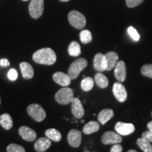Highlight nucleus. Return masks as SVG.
<instances>
[{
	"label": "nucleus",
	"instance_id": "9d476101",
	"mask_svg": "<svg viewBox=\"0 0 152 152\" xmlns=\"http://www.w3.org/2000/svg\"><path fill=\"white\" fill-rule=\"evenodd\" d=\"M115 130L121 135L126 136L132 134L135 130V128L132 123L118 122L115 125Z\"/></svg>",
	"mask_w": 152,
	"mask_h": 152
},
{
	"label": "nucleus",
	"instance_id": "7c9ffc66",
	"mask_svg": "<svg viewBox=\"0 0 152 152\" xmlns=\"http://www.w3.org/2000/svg\"><path fill=\"white\" fill-rule=\"evenodd\" d=\"M144 0H125L126 5L129 8H134L143 2Z\"/></svg>",
	"mask_w": 152,
	"mask_h": 152
},
{
	"label": "nucleus",
	"instance_id": "5701e85b",
	"mask_svg": "<svg viewBox=\"0 0 152 152\" xmlns=\"http://www.w3.org/2000/svg\"><path fill=\"white\" fill-rule=\"evenodd\" d=\"M68 53L72 56H79L81 54L80 45L76 41H73L70 43L68 49Z\"/></svg>",
	"mask_w": 152,
	"mask_h": 152
},
{
	"label": "nucleus",
	"instance_id": "423d86ee",
	"mask_svg": "<svg viewBox=\"0 0 152 152\" xmlns=\"http://www.w3.org/2000/svg\"><path fill=\"white\" fill-rule=\"evenodd\" d=\"M44 11V0H31L29 4L30 16L34 19L40 18Z\"/></svg>",
	"mask_w": 152,
	"mask_h": 152
},
{
	"label": "nucleus",
	"instance_id": "cd10ccee",
	"mask_svg": "<svg viewBox=\"0 0 152 152\" xmlns=\"http://www.w3.org/2000/svg\"><path fill=\"white\" fill-rule=\"evenodd\" d=\"M7 151L8 152H25L24 147L18 145L17 144H10L7 148Z\"/></svg>",
	"mask_w": 152,
	"mask_h": 152
},
{
	"label": "nucleus",
	"instance_id": "2eb2a0df",
	"mask_svg": "<svg viewBox=\"0 0 152 152\" xmlns=\"http://www.w3.org/2000/svg\"><path fill=\"white\" fill-rule=\"evenodd\" d=\"M20 136L27 142H33L37 137V134L33 129L27 126H21L18 129Z\"/></svg>",
	"mask_w": 152,
	"mask_h": 152
},
{
	"label": "nucleus",
	"instance_id": "dca6fc26",
	"mask_svg": "<svg viewBox=\"0 0 152 152\" xmlns=\"http://www.w3.org/2000/svg\"><path fill=\"white\" fill-rule=\"evenodd\" d=\"M52 145L51 140L48 137H40L35 142L34 148L37 152L46 151Z\"/></svg>",
	"mask_w": 152,
	"mask_h": 152
},
{
	"label": "nucleus",
	"instance_id": "0eeeda50",
	"mask_svg": "<svg viewBox=\"0 0 152 152\" xmlns=\"http://www.w3.org/2000/svg\"><path fill=\"white\" fill-rule=\"evenodd\" d=\"M113 93L119 102H125L128 98V93L124 85L121 83H115L113 85Z\"/></svg>",
	"mask_w": 152,
	"mask_h": 152
},
{
	"label": "nucleus",
	"instance_id": "a211bd4d",
	"mask_svg": "<svg viewBox=\"0 0 152 152\" xmlns=\"http://www.w3.org/2000/svg\"><path fill=\"white\" fill-rule=\"evenodd\" d=\"M106 60H107V68H106V71H110L112 69H113L115 68V66H116L117 63L118 62L119 57L118 55L116 52H109L105 54Z\"/></svg>",
	"mask_w": 152,
	"mask_h": 152
},
{
	"label": "nucleus",
	"instance_id": "f8f14e48",
	"mask_svg": "<svg viewBox=\"0 0 152 152\" xmlns=\"http://www.w3.org/2000/svg\"><path fill=\"white\" fill-rule=\"evenodd\" d=\"M71 111L74 117L77 119L82 118L85 114V110L80 100L78 98L73 99L71 102Z\"/></svg>",
	"mask_w": 152,
	"mask_h": 152
},
{
	"label": "nucleus",
	"instance_id": "412c9836",
	"mask_svg": "<svg viewBox=\"0 0 152 152\" xmlns=\"http://www.w3.org/2000/svg\"><path fill=\"white\" fill-rule=\"evenodd\" d=\"M100 125L96 121H90L85 125L83 129V132L85 134H90L97 132L99 130Z\"/></svg>",
	"mask_w": 152,
	"mask_h": 152
},
{
	"label": "nucleus",
	"instance_id": "4be33fe9",
	"mask_svg": "<svg viewBox=\"0 0 152 152\" xmlns=\"http://www.w3.org/2000/svg\"><path fill=\"white\" fill-rule=\"evenodd\" d=\"M94 81L96 85L102 89H104L109 85V80L105 75L102 73H97L94 75Z\"/></svg>",
	"mask_w": 152,
	"mask_h": 152
},
{
	"label": "nucleus",
	"instance_id": "7ed1b4c3",
	"mask_svg": "<svg viewBox=\"0 0 152 152\" xmlns=\"http://www.w3.org/2000/svg\"><path fill=\"white\" fill-rule=\"evenodd\" d=\"M68 18L70 24L77 30L83 29L86 26V18L85 16L77 11H70Z\"/></svg>",
	"mask_w": 152,
	"mask_h": 152
},
{
	"label": "nucleus",
	"instance_id": "1a4fd4ad",
	"mask_svg": "<svg viewBox=\"0 0 152 152\" xmlns=\"http://www.w3.org/2000/svg\"><path fill=\"white\" fill-rule=\"evenodd\" d=\"M93 64H94V68L96 71L99 72L106 71L108 64L105 54L98 53L95 55L94 60H93Z\"/></svg>",
	"mask_w": 152,
	"mask_h": 152
},
{
	"label": "nucleus",
	"instance_id": "bb28decb",
	"mask_svg": "<svg viewBox=\"0 0 152 152\" xmlns=\"http://www.w3.org/2000/svg\"><path fill=\"white\" fill-rule=\"evenodd\" d=\"M80 39L82 43H90L92 40V35L90 30H83L80 33Z\"/></svg>",
	"mask_w": 152,
	"mask_h": 152
},
{
	"label": "nucleus",
	"instance_id": "58836bf2",
	"mask_svg": "<svg viewBox=\"0 0 152 152\" xmlns=\"http://www.w3.org/2000/svg\"><path fill=\"white\" fill-rule=\"evenodd\" d=\"M23 1H28V0H23Z\"/></svg>",
	"mask_w": 152,
	"mask_h": 152
},
{
	"label": "nucleus",
	"instance_id": "a19ab883",
	"mask_svg": "<svg viewBox=\"0 0 152 152\" xmlns=\"http://www.w3.org/2000/svg\"><path fill=\"white\" fill-rule=\"evenodd\" d=\"M151 115H152V112H151Z\"/></svg>",
	"mask_w": 152,
	"mask_h": 152
},
{
	"label": "nucleus",
	"instance_id": "e433bc0d",
	"mask_svg": "<svg viewBox=\"0 0 152 152\" xmlns=\"http://www.w3.org/2000/svg\"><path fill=\"white\" fill-rule=\"evenodd\" d=\"M128 152H137V151H136V150H132V149H130V150H129Z\"/></svg>",
	"mask_w": 152,
	"mask_h": 152
},
{
	"label": "nucleus",
	"instance_id": "72a5a7b5",
	"mask_svg": "<svg viewBox=\"0 0 152 152\" xmlns=\"http://www.w3.org/2000/svg\"><path fill=\"white\" fill-rule=\"evenodd\" d=\"M122 151H123V147L121 145V144H119V143L114 144L113 147H112L111 149V152H121Z\"/></svg>",
	"mask_w": 152,
	"mask_h": 152
},
{
	"label": "nucleus",
	"instance_id": "6e6552de",
	"mask_svg": "<svg viewBox=\"0 0 152 152\" xmlns=\"http://www.w3.org/2000/svg\"><path fill=\"white\" fill-rule=\"evenodd\" d=\"M123 139L121 134L113 131H107L101 138V141L104 144H114L121 143Z\"/></svg>",
	"mask_w": 152,
	"mask_h": 152
},
{
	"label": "nucleus",
	"instance_id": "ddd939ff",
	"mask_svg": "<svg viewBox=\"0 0 152 152\" xmlns=\"http://www.w3.org/2000/svg\"><path fill=\"white\" fill-rule=\"evenodd\" d=\"M114 75L118 82H124L126 79V66L123 61H119L115 66Z\"/></svg>",
	"mask_w": 152,
	"mask_h": 152
},
{
	"label": "nucleus",
	"instance_id": "4c0bfd02",
	"mask_svg": "<svg viewBox=\"0 0 152 152\" xmlns=\"http://www.w3.org/2000/svg\"><path fill=\"white\" fill-rule=\"evenodd\" d=\"M61 1H63V2H66V1H70V0H60Z\"/></svg>",
	"mask_w": 152,
	"mask_h": 152
},
{
	"label": "nucleus",
	"instance_id": "2f4dec72",
	"mask_svg": "<svg viewBox=\"0 0 152 152\" xmlns=\"http://www.w3.org/2000/svg\"><path fill=\"white\" fill-rule=\"evenodd\" d=\"M8 77L9 80L12 81L16 80V79L18 78V72L16 69L14 68H11V69L9 70L8 73Z\"/></svg>",
	"mask_w": 152,
	"mask_h": 152
},
{
	"label": "nucleus",
	"instance_id": "f704fd0d",
	"mask_svg": "<svg viewBox=\"0 0 152 152\" xmlns=\"http://www.w3.org/2000/svg\"><path fill=\"white\" fill-rule=\"evenodd\" d=\"M0 65L3 67H7L10 65V63H9V60L7 58H2V59L0 60Z\"/></svg>",
	"mask_w": 152,
	"mask_h": 152
},
{
	"label": "nucleus",
	"instance_id": "6ab92c4d",
	"mask_svg": "<svg viewBox=\"0 0 152 152\" xmlns=\"http://www.w3.org/2000/svg\"><path fill=\"white\" fill-rule=\"evenodd\" d=\"M114 115V112L111 109L102 110L98 115V121L102 125H105Z\"/></svg>",
	"mask_w": 152,
	"mask_h": 152
},
{
	"label": "nucleus",
	"instance_id": "9b49d317",
	"mask_svg": "<svg viewBox=\"0 0 152 152\" xmlns=\"http://www.w3.org/2000/svg\"><path fill=\"white\" fill-rule=\"evenodd\" d=\"M68 142L72 147L77 148L82 142V134L79 130L73 129L68 132L67 137Z\"/></svg>",
	"mask_w": 152,
	"mask_h": 152
},
{
	"label": "nucleus",
	"instance_id": "393cba45",
	"mask_svg": "<svg viewBox=\"0 0 152 152\" xmlns=\"http://www.w3.org/2000/svg\"><path fill=\"white\" fill-rule=\"evenodd\" d=\"M137 144L138 147L144 152H152V146L151 142L146 140L145 138H139L137 140Z\"/></svg>",
	"mask_w": 152,
	"mask_h": 152
},
{
	"label": "nucleus",
	"instance_id": "c756f323",
	"mask_svg": "<svg viewBox=\"0 0 152 152\" xmlns=\"http://www.w3.org/2000/svg\"><path fill=\"white\" fill-rule=\"evenodd\" d=\"M128 33L129 34V35L130 36L131 38H132L133 40H134L136 42L140 40V35H139L137 31V30L134 29V28L132 27V26H130V27L128 28Z\"/></svg>",
	"mask_w": 152,
	"mask_h": 152
},
{
	"label": "nucleus",
	"instance_id": "f3484780",
	"mask_svg": "<svg viewBox=\"0 0 152 152\" xmlns=\"http://www.w3.org/2000/svg\"><path fill=\"white\" fill-rule=\"evenodd\" d=\"M20 68L24 79L30 80L33 77L34 69L29 63L21 62L20 64Z\"/></svg>",
	"mask_w": 152,
	"mask_h": 152
},
{
	"label": "nucleus",
	"instance_id": "4468645a",
	"mask_svg": "<svg viewBox=\"0 0 152 152\" xmlns=\"http://www.w3.org/2000/svg\"><path fill=\"white\" fill-rule=\"evenodd\" d=\"M52 77L55 83L62 87H68L72 80L69 75L63 72H56L53 74Z\"/></svg>",
	"mask_w": 152,
	"mask_h": 152
},
{
	"label": "nucleus",
	"instance_id": "c9c22d12",
	"mask_svg": "<svg viewBox=\"0 0 152 152\" xmlns=\"http://www.w3.org/2000/svg\"><path fill=\"white\" fill-rule=\"evenodd\" d=\"M147 128H148V129H149V130L151 131L152 132V121H150V122L148 123Z\"/></svg>",
	"mask_w": 152,
	"mask_h": 152
},
{
	"label": "nucleus",
	"instance_id": "b1692460",
	"mask_svg": "<svg viewBox=\"0 0 152 152\" xmlns=\"http://www.w3.org/2000/svg\"><path fill=\"white\" fill-rule=\"evenodd\" d=\"M45 135L52 141L58 142L61 140V134L58 130L54 128H50L46 130Z\"/></svg>",
	"mask_w": 152,
	"mask_h": 152
},
{
	"label": "nucleus",
	"instance_id": "39448f33",
	"mask_svg": "<svg viewBox=\"0 0 152 152\" xmlns=\"http://www.w3.org/2000/svg\"><path fill=\"white\" fill-rule=\"evenodd\" d=\"M27 112L32 118L37 122H42L46 118V112L39 104H30L28 107Z\"/></svg>",
	"mask_w": 152,
	"mask_h": 152
},
{
	"label": "nucleus",
	"instance_id": "ea45409f",
	"mask_svg": "<svg viewBox=\"0 0 152 152\" xmlns=\"http://www.w3.org/2000/svg\"><path fill=\"white\" fill-rule=\"evenodd\" d=\"M0 104H1V99H0Z\"/></svg>",
	"mask_w": 152,
	"mask_h": 152
},
{
	"label": "nucleus",
	"instance_id": "aec40b11",
	"mask_svg": "<svg viewBox=\"0 0 152 152\" xmlns=\"http://www.w3.org/2000/svg\"><path fill=\"white\" fill-rule=\"evenodd\" d=\"M0 125L7 130H10L12 128L13 120L9 113H4L0 115Z\"/></svg>",
	"mask_w": 152,
	"mask_h": 152
},
{
	"label": "nucleus",
	"instance_id": "a878e982",
	"mask_svg": "<svg viewBox=\"0 0 152 152\" xmlns=\"http://www.w3.org/2000/svg\"><path fill=\"white\" fill-rule=\"evenodd\" d=\"M94 85V81L92 77H85L81 82V88L85 92H89L93 88Z\"/></svg>",
	"mask_w": 152,
	"mask_h": 152
},
{
	"label": "nucleus",
	"instance_id": "f03ea898",
	"mask_svg": "<svg viewBox=\"0 0 152 152\" xmlns=\"http://www.w3.org/2000/svg\"><path fill=\"white\" fill-rule=\"evenodd\" d=\"M87 64L88 63L85 58H77L71 64L68 68V75L70 76L71 80L76 79L79 76L80 73L87 67Z\"/></svg>",
	"mask_w": 152,
	"mask_h": 152
},
{
	"label": "nucleus",
	"instance_id": "473e14b6",
	"mask_svg": "<svg viewBox=\"0 0 152 152\" xmlns=\"http://www.w3.org/2000/svg\"><path fill=\"white\" fill-rule=\"evenodd\" d=\"M142 137L145 138L146 140H147L149 142H152V132L150 130L144 132L142 134Z\"/></svg>",
	"mask_w": 152,
	"mask_h": 152
},
{
	"label": "nucleus",
	"instance_id": "20e7f679",
	"mask_svg": "<svg viewBox=\"0 0 152 152\" xmlns=\"http://www.w3.org/2000/svg\"><path fill=\"white\" fill-rule=\"evenodd\" d=\"M73 98V91L69 87L61 88L55 94V99L62 105H67L71 103Z\"/></svg>",
	"mask_w": 152,
	"mask_h": 152
},
{
	"label": "nucleus",
	"instance_id": "f257e3e1",
	"mask_svg": "<svg viewBox=\"0 0 152 152\" xmlns=\"http://www.w3.org/2000/svg\"><path fill=\"white\" fill-rule=\"evenodd\" d=\"M33 59L37 64L51 66L56 63V55L52 49L46 47L36 51L33 55Z\"/></svg>",
	"mask_w": 152,
	"mask_h": 152
},
{
	"label": "nucleus",
	"instance_id": "c85d7f7f",
	"mask_svg": "<svg viewBox=\"0 0 152 152\" xmlns=\"http://www.w3.org/2000/svg\"><path fill=\"white\" fill-rule=\"evenodd\" d=\"M141 73L145 77L152 78V64H146L142 66Z\"/></svg>",
	"mask_w": 152,
	"mask_h": 152
}]
</instances>
